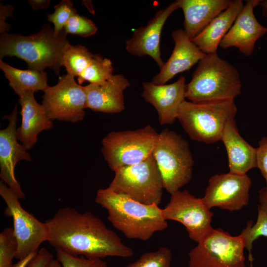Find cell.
<instances>
[{
	"label": "cell",
	"instance_id": "obj_1",
	"mask_svg": "<svg viewBox=\"0 0 267 267\" xmlns=\"http://www.w3.org/2000/svg\"><path fill=\"white\" fill-rule=\"evenodd\" d=\"M45 222L48 230L47 242L55 250L91 259L130 258L134 255L133 250L90 212L80 213L65 207Z\"/></svg>",
	"mask_w": 267,
	"mask_h": 267
},
{
	"label": "cell",
	"instance_id": "obj_39",
	"mask_svg": "<svg viewBox=\"0 0 267 267\" xmlns=\"http://www.w3.org/2000/svg\"><path fill=\"white\" fill-rule=\"evenodd\" d=\"M259 5L262 7L263 15L267 18V0H261Z\"/></svg>",
	"mask_w": 267,
	"mask_h": 267
},
{
	"label": "cell",
	"instance_id": "obj_24",
	"mask_svg": "<svg viewBox=\"0 0 267 267\" xmlns=\"http://www.w3.org/2000/svg\"><path fill=\"white\" fill-rule=\"evenodd\" d=\"M0 68L9 85L18 96L26 91H44L49 86L47 74L35 70H21L13 67L0 60Z\"/></svg>",
	"mask_w": 267,
	"mask_h": 267
},
{
	"label": "cell",
	"instance_id": "obj_16",
	"mask_svg": "<svg viewBox=\"0 0 267 267\" xmlns=\"http://www.w3.org/2000/svg\"><path fill=\"white\" fill-rule=\"evenodd\" d=\"M261 0H248L243 6L231 27L222 40L219 46L224 49L235 47L247 56L254 52L257 41L267 32V28L257 20L254 9Z\"/></svg>",
	"mask_w": 267,
	"mask_h": 267
},
{
	"label": "cell",
	"instance_id": "obj_32",
	"mask_svg": "<svg viewBox=\"0 0 267 267\" xmlns=\"http://www.w3.org/2000/svg\"><path fill=\"white\" fill-rule=\"evenodd\" d=\"M57 260L62 267H107L102 259H91L82 256H73L62 251L55 250Z\"/></svg>",
	"mask_w": 267,
	"mask_h": 267
},
{
	"label": "cell",
	"instance_id": "obj_31",
	"mask_svg": "<svg viewBox=\"0 0 267 267\" xmlns=\"http://www.w3.org/2000/svg\"><path fill=\"white\" fill-rule=\"evenodd\" d=\"M97 30V27L91 19L80 15L78 12L71 16L64 28L67 35H76L83 37L94 35Z\"/></svg>",
	"mask_w": 267,
	"mask_h": 267
},
{
	"label": "cell",
	"instance_id": "obj_17",
	"mask_svg": "<svg viewBox=\"0 0 267 267\" xmlns=\"http://www.w3.org/2000/svg\"><path fill=\"white\" fill-rule=\"evenodd\" d=\"M185 85L183 76L170 84L143 83L141 95L155 108L161 125L171 124L177 119L179 106L185 98Z\"/></svg>",
	"mask_w": 267,
	"mask_h": 267
},
{
	"label": "cell",
	"instance_id": "obj_2",
	"mask_svg": "<svg viewBox=\"0 0 267 267\" xmlns=\"http://www.w3.org/2000/svg\"><path fill=\"white\" fill-rule=\"evenodd\" d=\"M95 202L107 211V219L128 238L149 240L168 227L163 209L155 204H145L109 188L99 189Z\"/></svg>",
	"mask_w": 267,
	"mask_h": 267
},
{
	"label": "cell",
	"instance_id": "obj_37",
	"mask_svg": "<svg viewBox=\"0 0 267 267\" xmlns=\"http://www.w3.org/2000/svg\"><path fill=\"white\" fill-rule=\"evenodd\" d=\"M28 1L34 10L48 8L50 3V0H29Z\"/></svg>",
	"mask_w": 267,
	"mask_h": 267
},
{
	"label": "cell",
	"instance_id": "obj_15",
	"mask_svg": "<svg viewBox=\"0 0 267 267\" xmlns=\"http://www.w3.org/2000/svg\"><path fill=\"white\" fill-rule=\"evenodd\" d=\"M180 8L178 0L158 10L145 26L135 29L132 37L126 42V49L130 54L137 56H150L160 69L165 62L161 57L160 39L163 26L171 14Z\"/></svg>",
	"mask_w": 267,
	"mask_h": 267
},
{
	"label": "cell",
	"instance_id": "obj_14",
	"mask_svg": "<svg viewBox=\"0 0 267 267\" xmlns=\"http://www.w3.org/2000/svg\"><path fill=\"white\" fill-rule=\"evenodd\" d=\"M17 106L4 118L8 120L7 127L0 131V177L19 199L25 198L15 176L17 163L22 160L31 161L32 157L18 141L16 135Z\"/></svg>",
	"mask_w": 267,
	"mask_h": 267
},
{
	"label": "cell",
	"instance_id": "obj_12",
	"mask_svg": "<svg viewBox=\"0 0 267 267\" xmlns=\"http://www.w3.org/2000/svg\"><path fill=\"white\" fill-rule=\"evenodd\" d=\"M163 209L167 220L182 224L190 239L199 242L214 228L211 222L214 213L203 198H197L187 190L177 191L171 194L169 203Z\"/></svg>",
	"mask_w": 267,
	"mask_h": 267
},
{
	"label": "cell",
	"instance_id": "obj_40",
	"mask_svg": "<svg viewBox=\"0 0 267 267\" xmlns=\"http://www.w3.org/2000/svg\"><path fill=\"white\" fill-rule=\"evenodd\" d=\"M46 267H62V266L57 259H52Z\"/></svg>",
	"mask_w": 267,
	"mask_h": 267
},
{
	"label": "cell",
	"instance_id": "obj_5",
	"mask_svg": "<svg viewBox=\"0 0 267 267\" xmlns=\"http://www.w3.org/2000/svg\"><path fill=\"white\" fill-rule=\"evenodd\" d=\"M237 112L234 100L200 103L185 100L177 119L190 138L209 144L221 141L226 124Z\"/></svg>",
	"mask_w": 267,
	"mask_h": 267
},
{
	"label": "cell",
	"instance_id": "obj_22",
	"mask_svg": "<svg viewBox=\"0 0 267 267\" xmlns=\"http://www.w3.org/2000/svg\"><path fill=\"white\" fill-rule=\"evenodd\" d=\"M184 14V30L190 40L229 6V0H178Z\"/></svg>",
	"mask_w": 267,
	"mask_h": 267
},
{
	"label": "cell",
	"instance_id": "obj_27",
	"mask_svg": "<svg viewBox=\"0 0 267 267\" xmlns=\"http://www.w3.org/2000/svg\"><path fill=\"white\" fill-rule=\"evenodd\" d=\"M240 235L243 237L245 248L249 252V259L252 267L253 258L251 250L253 242L261 236L267 237V213L258 209L256 222L253 224L252 221H249Z\"/></svg>",
	"mask_w": 267,
	"mask_h": 267
},
{
	"label": "cell",
	"instance_id": "obj_26",
	"mask_svg": "<svg viewBox=\"0 0 267 267\" xmlns=\"http://www.w3.org/2000/svg\"><path fill=\"white\" fill-rule=\"evenodd\" d=\"M113 71L112 63L109 59L94 54L89 64L77 78L78 83L79 85L85 82L93 84L103 83L113 75Z\"/></svg>",
	"mask_w": 267,
	"mask_h": 267
},
{
	"label": "cell",
	"instance_id": "obj_13",
	"mask_svg": "<svg viewBox=\"0 0 267 267\" xmlns=\"http://www.w3.org/2000/svg\"><path fill=\"white\" fill-rule=\"evenodd\" d=\"M251 184L247 174H217L209 179L202 198L211 209L217 207L230 211L239 210L249 203Z\"/></svg>",
	"mask_w": 267,
	"mask_h": 267
},
{
	"label": "cell",
	"instance_id": "obj_34",
	"mask_svg": "<svg viewBox=\"0 0 267 267\" xmlns=\"http://www.w3.org/2000/svg\"><path fill=\"white\" fill-rule=\"evenodd\" d=\"M52 255L46 249H40L26 267H46L52 259Z\"/></svg>",
	"mask_w": 267,
	"mask_h": 267
},
{
	"label": "cell",
	"instance_id": "obj_11",
	"mask_svg": "<svg viewBox=\"0 0 267 267\" xmlns=\"http://www.w3.org/2000/svg\"><path fill=\"white\" fill-rule=\"evenodd\" d=\"M44 92L42 104L50 119L72 123L84 120L87 94L85 86L75 78L68 74L60 77L57 84Z\"/></svg>",
	"mask_w": 267,
	"mask_h": 267
},
{
	"label": "cell",
	"instance_id": "obj_18",
	"mask_svg": "<svg viewBox=\"0 0 267 267\" xmlns=\"http://www.w3.org/2000/svg\"><path fill=\"white\" fill-rule=\"evenodd\" d=\"M175 46L172 54L160 72L152 79L156 85H163L178 73L189 70L198 63L206 54L190 39L182 29L173 31Z\"/></svg>",
	"mask_w": 267,
	"mask_h": 267
},
{
	"label": "cell",
	"instance_id": "obj_28",
	"mask_svg": "<svg viewBox=\"0 0 267 267\" xmlns=\"http://www.w3.org/2000/svg\"><path fill=\"white\" fill-rule=\"evenodd\" d=\"M171 250L162 247L154 252L143 254L135 262L125 267H171Z\"/></svg>",
	"mask_w": 267,
	"mask_h": 267
},
{
	"label": "cell",
	"instance_id": "obj_9",
	"mask_svg": "<svg viewBox=\"0 0 267 267\" xmlns=\"http://www.w3.org/2000/svg\"><path fill=\"white\" fill-rule=\"evenodd\" d=\"M243 237L213 229L189 253L188 267H247Z\"/></svg>",
	"mask_w": 267,
	"mask_h": 267
},
{
	"label": "cell",
	"instance_id": "obj_35",
	"mask_svg": "<svg viewBox=\"0 0 267 267\" xmlns=\"http://www.w3.org/2000/svg\"><path fill=\"white\" fill-rule=\"evenodd\" d=\"M14 6L11 4L4 5L0 3V34L8 31L11 25L7 23V18L13 16V10Z\"/></svg>",
	"mask_w": 267,
	"mask_h": 267
},
{
	"label": "cell",
	"instance_id": "obj_7",
	"mask_svg": "<svg viewBox=\"0 0 267 267\" xmlns=\"http://www.w3.org/2000/svg\"><path fill=\"white\" fill-rule=\"evenodd\" d=\"M109 188L140 203L159 205L164 188L162 176L153 156L138 164L121 167Z\"/></svg>",
	"mask_w": 267,
	"mask_h": 267
},
{
	"label": "cell",
	"instance_id": "obj_21",
	"mask_svg": "<svg viewBox=\"0 0 267 267\" xmlns=\"http://www.w3.org/2000/svg\"><path fill=\"white\" fill-rule=\"evenodd\" d=\"M221 141L227 152L229 172L243 175L257 168V148L251 145L239 134L235 119L226 124Z\"/></svg>",
	"mask_w": 267,
	"mask_h": 267
},
{
	"label": "cell",
	"instance_id": "obj_29",
	"mask_svg": "<svg viewBox=\"0 0 267 267\" xmlns=\"http://www.w3.org/2000/svg\"><path fill=\"white\" fill-rule=\"evenodd\" d=\"M17 242L13 228L6 227L0 233V267H13Z\"/></svg>",
	"mask_w": 267,
	"mask_h": 267
},
{
	"label": "cell",
	"instance_id": "obj_33",
	"mask_svg": "<svg viewBox=\"0 0 267 267\" xmlns=\"http://www.w3.org/2000/svg\"><path fill=\"white\" fill-rule=\"evenodd\" d=\"M257 150V168L265 178L267 186V137H264L259 141Z\"/></svg>",
	"mask_w": 267,
	"mask_h": 267
},
{
	"label": "cell",
	"instance_id": "obj_38",
	"mask_svg": "<svg viewBox=\"0 0 267 267\" xmlns=\"http://www.w3.org/2000/svg\"><path fill=\"white\" fill-rule=\"evenodd\" d=\"M37 253L31 254L26 258L18 260L16 263L13 265V267H26L28 263L36 255Z\"/></svg>",
	"mask_w": 267,
	"mask_h": 267
},
{
	"label": "cell",
	"instance_id": "obj_23",
	"mask_svg": "<svg viewBox=\"0 0 267 267\" xmlns=\"http://www.w3.org/2000/svg\"><path fill=\"white\" fill-rule=\"evenodd\" d=\"M242 0H231L229 6L216 16L192 42L205 54L217 52L224 36L243 7Z\"/></svg>",
	"mask_w": 267,
	"mask_h": 267
},
{
	"label": "cell",
	"instance_id": "obj_3",
	"mask_svg": "<svg viewBox=\"0 0 267 267\" xmlns=\"http://www.w3.org/2000/svg\"><path fill=\"white\" fill-rule=\"evenodd\" d=\"M0 35V60L16 57L26 62L29 69L44 71L49 68L59 75L64 52L70 44L64 31L55 35L53 28L45 24L39 32L29 36Z\"/></svg>",
	"mask_w": 267,
	"mask_h": 267
},
{
	"label": "cell",
	"instance_id": "obj_19",
	"mask_svg": "<svg viewBox=\"0 0 267 267\" xmlns=\"http://www.w3.org/2000/svg\"><path fill=\"white\" fill-rule=\"evenodd\" d=\"M130 86L122 74L113 75L105 82L85 86L86 108L105 113H118L125 109L124 91Z\"/></svg>",
	"mask_w": 267,
	"mask_h": 267
},
{
	"label": "cell",
	"instance_id": "obj_10",
	"mask_svg": "<svg viewBox=\"0 0 267 267\" xmlns=\"http://www.w3.org/2000/svg\"><path fill=\"white\" fill-rule=\"evenodd\" d=\"M0 195L6 204L5 215L13 219V228L17 242L15 258L19 260L37 253L41 244L48 239L45 222H40L24 210L19 199L2 180L0 182Z\"/></svg>",
	"mask_w": 267,
	"mask_h": 267
},
{
	"label": "cell",
	"instance_id": "obj_6",
	"mask_svg": "<svg viewBox=\"0 0 267 267\" xmlns=\"http://www.w3.org/2000/svg\"><path fill=\"white\" fill-rule=\"evenodd\" d=\"M152 155L164 188L170 194L179 190L191 179L194 160L189 144L175 132L165 129L158 134Z\"/></svg>",
	"mask_w": 267,
	"mask_h": 267
},
{
	"label": "cell",
	"instance_id": "obj_30",
	"mask_svg": "<svg viewBox=\"0 0 267 267\" xmlns=\"http://www.w3.org/2000/svg\"><path fill=\"white\" fill-rule=\"evenodd\" d=\"M52 13L47 14V20L53 23L54 32L58 35L64 31V28L72 15L77 12L73 1L63 0L54 7Z\"/></svg>",
	"mask_w": 267,
	"mask_h": 267
},
{
	"label": "cell",
	"instance_id": "obj_36",
	"mask_svg": "<svg viewBox=\"0 0 267 267\" xmlns=\"http://www.w3.org/2000/svg\"><path fill=\"white\" fill-rule=\"evenodd\" d=\"M259 199L260 204L258 209L267 213V186L262 188L259 191Z\"/></svg>",
	"mask_w": 267,
	"mask_h": 267
},
{
	"label": "cell",
	"instance_id": "obj_4",
	"mask_svg": "<svg viewBox=\"0 0 267 267\" xmlns=\"http://www.w3.org/2000/svg\"><path fill=\"white\" fill-rule=\"evenodd\" d=\"M242 84L237 69L217 52L206 54L186 84L185 97L195 103L234 100Z\"/></svg>",
	"mask_w": 267,
	"mask_h": 267
},
{
	"label": "cell",
	"instance_id": "obj_20",
	"mask_svg": "<svg viewBox=\"0 0 267 267\" xmlns=\"http://www.w3.org/2000/svg\"><path fill=\"white\" fill-rule=\"evenodd\" d=\"M34 93L29 91L19 96L22 121L16 129V135L18 141L26 150L35 145L41 132L50 130L53 126L43 105L37 102Z\"/></svg>",
	"mask_w": 267,
	"mask_h": 267
},
{
	"label": "cell",
	"instance_id": "obj_25",
	"mask_svg": "<svg viewBox=\"0 0 267 267\" xmlns=\"http://www.w3.org/2000/svg\"><path fill=\"white\" fill-rule=\"evenodd\" d=\"M94 54L85 46L69 44L64 52L62 66L65 68L67 74L78 78L89 64Z\"/></svg>",
	"mask_w": 267,
	"mask_h": 267
},
{
	"label": "cell",
	"instance_id": "obj_8",
	"mask_svg": "<svg viewBox=\"0 0 267 267\" xmlns=\"http://www.w3.org/2000/svg\"><path fill=\"white\" fill-rule=\"evenodd\" d=\"M158 134L150 125L135 130L110 132L102 140V154L114 172L138 164L152 154Z\"/></svg>",
	"mask_w": 267,
	"mask_h": 267
}]
</instances>
